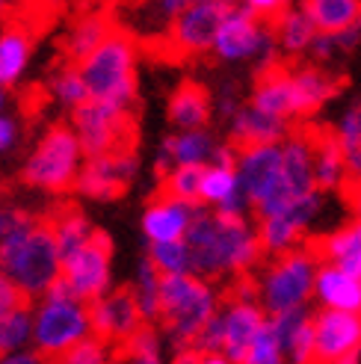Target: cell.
<instances>
[{"mask_svg":"<svg viewBox=\"0 0 361 364\" xmlns=\"http://www.w3.org/2000/svg\"><path fill=\"white\" fill-rule=\"evenodd\" d=\"M335 136L340 139V145H344V151L347 149H358V145H361V98L352 107H347L344 116L338 119Z\"/></svg>","mask_w":361,"mask_h":364,"instance_id":"obj_38","label":"cell"},{"mask_svg":"<svg viewBox=\"0 0 361 364\" xmlns=\"http://www.w3.org/2000/svg\"><path fill=\"white\" fill-rule=\"evenodd\" d=\"M237 154V175L240 184L249 196V202L255 205L266 196V190L284 175L281 172V142L273 145H252V149H240Z\"/></svg>","mask_w":361,"mask_h":364,"instance_id":"obj_19","label":"cell"},{"mask_svg":"<svg viewBox=\"0 0 361 364\" xmlns=\"http://www.w3.org/2000/svg\"><path fill=\"white\" fill-rule=\"evenodd\" d=\"M33 305L36 294H30L24 284H18L6 272H0V320L15 311H33Z\"/></svg>","mask_w":361,"mask_h":364,"instance_id":"obj_35","label":"cell"},{"mask_svg":"<svg viewBox=\"0 0 361 364\" xmlns=\"http://www.w3.org/2000/svg\"><path fill=\"white\" fill-rule=\"evenodd\" d=\"M27 338H30V311H15L0 320V343H4L6 353L18 350Z\"/></svg>","mask_w":361,"mask_h":364,"instance_id":"obj_37","label":"cell"},{"mask_svg":"<svg viewBox=\"0 0 361 364\" xmlns=\"http://www.w3.org/2000/svg\"><path fill=\"white\" fill-rule=\"evenodd\" d=\"M45 364H110V347L101 343L95 335H83L80 341H75L71 347L53 353L48 358H42Z\"/></svg>","mask_w":361,"mask_h":364,"instance_id":"obj_32","label":"cell"},{"mask_svg":"<svg viewBox=\"0 0 361 364\" xmlns=\"http://www.w3.org/2000/svg\"><path fill=\"white\" fill-rule=\"evenodd\" d=\"M131 107L83 101L71 107V124L77 131L83 157H113V160H139L142 127Z\"/></svg>","mask_w":361,"mask_h":364,"instance_id":"obj_6","label":"cell"},{"mask_svg":"<svg viewBox=\"0 0 361 364\" xmlns=\"http://www.w3.org/2000/svg\"><path fill=\"white\" fill-rule=\"evenodd\" d=\"M329 364H361V353H352V355H344L338 361H329Z\"/></svg>","mask_w":361,"mask_h":364,"instance_id":"obj_46","label":"cell"},{"mask_svg":"<svg viewBox=\"0 0 361 364\" xmlns=\"http://www.w3.org/2000/svg\"><path fill=\"white\" fill-rule=\"evenodd\" d=\"M63 272V252H60V234H57V225L48 216L45 208H39L36 213V223L24 240V249L18 255V261L12 267L9 276L24 284L30 294H48V287L53 284Z\"/></svg>","mask_w":361,"mask_h":364,"instance_id":"obj_10","label":"cell"},{"mask_svg":"<svg viewBox=\"0 0 361 364\" xmlns=\"http://www.w3.org/2000/svg\"><path fill=\"white\" fill-rule=\"evenodd\" d=\"M166 119L178 131H205L213 119V95L210 89L195 80L184 77L166 98Z\"/></svg>","mask_w":361,"mask_h":364,"instance_id":"obj_18","label":"cell"},{"mask_svg":"<svg viewBox=\"0 0 361 364\" xmlns=\"http://www.w3.org/2000/svg\"><path fill=\"white\" fill-rule=\"evenodd\" d=\"M240 364H287L284 350L279 343V335H276V329H273V323H269V320L261 329V335L255 338V343H252L249 355Z\"/></svg>","mask_w":361,"mask_h":364,"instance_id":"obj_34","label":"cell"},{"mask_svg":"<svg viewBox=\"0 0 361 364\" xmlns=\"http://www.w3.org/2000/svg\"><path fill=\"white\" fill-rule=\"evenodd\" d=\"M308 246L323 264H335L361 279V220H350L320 237H308Z\"/></svg>","mask_w":361,"mask_h":364,"instance_id":"obj_22","label":"cell"},{"mask_svg":"<svg viewBox=\"0 0 361 364\" xmlns=\"http://www.w3.org/2000/svg\"><path fill=\"white\" fill-rule=\"evenodd\" d=\"M220 287L198 279L195 272H166L160 269V308L157 326L166 332L175 350L195 347L208 323L220 314Z\"/></svg>","mask_w":361,"mask_h":364,"instance_id":"obj_3","label":"cell"},{"mask_svg":"<svg viewBox=\"0 0 361 364\" xmlns=\"http://www.w3.org/2000/svg\"><path fill=\"white\" fill-rule=\"evenodd\" d=\"M273 33H276V45H279L281 60H287V63H299L302 57H308L314 39L320 36L317 24L311 21L302 6L287 9L273 24Z\"/></svg>","mask_w":361,"mask_h":364,"instance_id":"obj_25","label":"cell"},{"mask_svg":"<svg viewBox=\"0 0 361 364\" xmlns=\"http://www.w3.org/2000/svg\"><path fill=\"white\" fill-rule=\"evenodd\" d=\"M198 364H234L225 353H202V361Z\"/></svg>","mask_w":361,"mask_h":364,"instance_id":"obj_45","label":"cell"},{"mask_svg":"<svg viewBox=\"0 0 361 364\" xmlns=\"http://www.w3.org/2000/svg\"><path fill=\"white\" fill-rule=\"evenodd\" d=\"M255 228H258V240H261V249L266 258H276V255L293 252L308 243V228L299 225L293 216H287V213L255 220Z\"/></svg>","mask_w":361,"mask_h":364,"instance_id":"obj_28","label":"cell"},{"mask_svg":"<svg viewBox=\"0 0 361 364\" xmlns=\"http://www.w3.org/2000/svg\"><path fill=\"white\" fill-rule=\"evenodd\" d=\"M299 6L320 33H340L361 24V0H302Z\"/></svg>","mask_w":361,"mask_h":364,"instance_id":"obj_29","label":"cell"},{"mask_svg":"<svg viewBox=\"0 0 361 364\" xmlns=\"http://www.w3.org/2000/svg\"><path fill=\"white\" fill-rule=\"evenodd\" d=\"M308 57H311V63H320V65H329V63L344 57V48H340V42H338V33H320L314 39V45H311Z\"/></svg>","mask_w":361,"mask_h":364,"instance_id":"obj_40","label":"cell"},{"mask_svg":"<svg viewBox=\"0 0 361 364\" xmlns=\"http://www.w3.org/2000/svg\"><path fill=\"white\" fill-rule=\"evenodd\" d=\"M208 163H180L172 172H166L163 178H154L157 184L149 193L146 205H163V202H175V205H193V208H205L202 198V178H205Z\"/></svg>","mask_w":361,"mask_h":364,"instance_id":"obj_23","label":"cell"},{"mask_svg":"<svg viewBox=\"0 0 361 364\" xmlns=\"http://www.w3.org/2000/svg\"><path fill=\"white\" fill-rule=\"evenodd\" d=\"M210 60H220V63H252L255 60V71L281 60L273 24H264L252 12L237 6L222 21L220 33H216Z\"/></svg>","mask_w":361,"mask_h":364,"instance_id":"obj_9","label":"cell"},{"mask_svg":"<svg viewBox=\"0 0 361 364\" xmlns=\"http://www.w3.org/2000/svg\"><path fill=\"white\" fill-rule=\"evenodd\" d=\"M119 24V9H71L65 18V33L53 42V60L48 65L83 71V65L113 39Z\"/></svg>","mask_w":361,"mask_h":364,"instance_id":"obj_8","label":"cell"},{"mask_svg":"<svg viewBox=\"0 0 361 364\" xmlns=\"http://www.w3.org/2000/svg\"><path fill=\"white\" fill-rule=\"evenodd\" d=\"M6 358V350H4V343H0V361H4Z\"/></svg>","mask_w":361,"mask_h":364,"instance_id":"obj_47","label":"cell"},{"mask_svg":"<svg viewBox=\"0 0 361 364\" xmlns=\"http://www.w3.org/2000/svg\"><path fill=\"white\" fill-rule=\"evenodd\" d=\"M311 323L317 341V364H329L344 355L361 353V314L314 305Z\"/></svg>","mask_w":361,"mask_h":364,"instance_id":"obj_14","label":"cell"},{"mask_svg":"<svg viewBox=\"0 0 361 364\" xmlns=\"http://www.w3.org/2000/svg\"><path fill=\"white\" fill-rule=\"evenodd\" d=\"M237 6L252 12L264 24H276L287 9H293V0H237Z\"/></svg>","mask_w":361,"mask_h":364,"instance_id":"obj_39","label":"cell"},{"mask_svg":"<svg viewBox=\"0 0 361 364\" xmlns=\"http://www.w3.org/2000/svg\"><path fill=\"white\" fill-rule=\"evenodd\" d=\"M136 63H139L136 30L122 18L113 39L107 42L80 71L83 80H86V89H89V98L101 101V104L131 107V110L142 113Z\"/></svg>","mask_w":361,"mask_h":364,"instance_id":"obj_5","label":"cell"},{"mask_svg":"<svg viewBox=\"0 0 361 364\" xmlns=\"http://www.w3.org/2000/svg\"><path fill=\"white\" fill-rule=\"evenodd\" d=\"M113 237L104 228H92V234L86 237V243L80 249H75L63 261V272L65 279L75 287L77 302H92L98 296L107 294L110 287V261H113Z\"/></svg>","mask_w":361,"mask_h":364,"instance_id":"obj_11","label":"cell"},{"mask_svg":"<svg viewBox=\"0 0 361 364\" xmlns=\"http://www.w3.org/2000/svg\"><path fill=\"white\" fill-rule=\"evenodd\" d=\"M314 305L361 314V279L335 264L320 261L317 279H314Z\"/></svg>","mask_w":361,"mask_h":364,"instance_id":"obj_21","label":"cell"},{"mask_svg":"<svg viewBox=\"0 0 361 364\" xmlns=\"http://www.w3.org/2000/svg\"><path fill=\"white\" fill-rule=\"evenodd\" d=\"M0 364H45L36 353H21V355H12V358H4Z\"/></svg>","mask_w":361,"mask_h":364,"instance_id":"obj_44","label":"cell"},{"mask_svg":"<svg viewBox=\"0 0 361 364\" xmlns=\"http://www.w3.org/2000/svg\"><path fill=\"white\" fill-rule=\"evenodd\" d=\"M317 267L320 258L308 243L293 252L276 255V258H266L255 272L264 311L276 317L284 311H296V308H311Z\"/></svg>","mask_w":361,"mask_h":364,"instance_id":"obj_7","label":"cell"},{"mask_svg":"<svg viewBox=\"0 0 361 364\" xmlns=\"http://www.w3.org/2000/svg\"><path fill=\"white\" fill-rule=\"evenodd\" d=\"M89 332L86 311L80 302H45L39 320L33 329V343H36V355L48 358L53 353H60L71 347L75 341H80Z\"/></svg>","mask_w":361,"mask_h":364,"instance_id":"obj_13","label":"cell"},{"mask_svg":"<svg viewBox=\"0 0 361 364\" xmlns=\"http://www.w3.org/2000/svg\"><path fill=\"white\" fill-rule=\"evenodd\" d=\"M139 160H113V157H86L77 193L95 202H119L128 196Z\"/></svg>","mask_w":361,"mask_h":364,"instance_id":"obj_16","label":"cell"},{"mask_svg":"<svg viewBox=\"0 0 361 364\" xmlns=\"http://www.w3.org/2000/svg\"><path fill=\"white\" fill-rule=\"evenodd\" d=\"M80 139L68 119H53L27 163L18 169V184L50 196H77L80 181Z\"/></svg>","mask_w":361,"mask_h":364,"instance_id":"obj_4","label":"cell"},{"mask_svg":"<svg viewBox=\"0 0 361 364\" xmlns=\"http://www.w3.org/2000/svg\"><path fill=\"white\" fill-rule=\"evenodd\" d=\"M36 45H39V39L21 24H6L0 30V86L15 89V80L27 65Z\"/></svg>","mask_w":361,"mask_h":364,"instance_id":"obj_27","label":"cell"},{"mask_svg":"<svg viewBox=\"0 0 361 364\" xmlns=\"http://www.w3.org/2000/svg\"><path fill=\"white\" fill-rule=\"evenodd\" d=\"M314 172L317 187L323 193H344L350 187L344 145L335 136V131H317L314 127Z\"/></svg>","mask_w":361,"mask_h":364,"instance_id":"obj_24","label":"cell"},{"mask_svg":"<svg viewBox=\"0 0 361 364\" xmlns=\"http://www.w3.org/2000/svg\"><path fill=\"white\" fill-rule=\"evenodd\" d=\"M0 104H4V95H0Z\"/></svg>","mask_w":361,"mask_h":364,"instance_id":"obj_48","label":"cell"},{"mask_svg":"<svg viewBox=\"0 0 361 364\" xmlns=\"http://www.w3.org/2000/svg\"><path fill=\"white\" fill-rule=\"evenodd\" d=\"M124 0H71V9H122Z\"/></svg>","mask_w":361,"mask_h":364,"instance_id":"obj_42","label":"cell"},{"mask_svg":"<svg viewBox=\"0 0 361 364\" xmlns=\"http://www.w3.org/2000/svg\"><path fill=\"white\" fill-rule=\"evenodd\" d=\"M344 198H347L352 220H361V181H350V187L344 190Z\"/></svg>","mask_w":361,"mask_h":364,"instance_id":"obj_41","label":"cell"},{"mask_svg":"<svg viewBox=\"0 0 361 364\" xmlns=\"http://www.w3.org/2000/svg\"><path fill=\"white\" fill-rule=\"evenodd\" d=\"M220 317H222V353L240 364L261 329L266 326L269 314L264 311L261 302H240V299H222L220 305Z\"/></svg>","mask_w":361,"mask_h":364,"instance_id":"obj_15","label":"cell"},{"mask_svg":"<svg viewBox=\"0 0 361 364\" xmlns=\"http://www.w3.org/2000/svg\"><path fill=\"white\" fill-rule=\"evenodd\" d=\"M202 208L193 205H175V202H163V205H146V220H142V228H146V237L151 243H175L184 240L193 216Z\"/></svg>","mask_w":361,"mask_h":364,"instance_id":"obj_26","label":"cell"},{"mask_svg":"<svg viewBox=\"0 0 361 364\" xmlns=\"http://www.w3.org/2000/svg\"><path fill=\"white\" fill-rule=\"evenodd\" d=\"M15 92V110H18V119H21V136H30L33 127L39 124L48 113V107L57 101L53 89L48 86V80H33V83H24L21 89H12Z\"/></svg>","mask_w":361,"mask_h":364,"instance_id":"obj_31","label":"cell"},{"mask_svg":"<svg viewBox=\"0 0 361 364\" xmlns=\"http://www.w3.org/2000/svg\"><path fill=\"white\" fill-rule=\"evenodd\" d=\"M48 86L53 89L57 101H63L68 110L77 107L83 101H92L89 98V89H86V80L80 71H71V68H57V65H48Z\"/></svg>","mask_w":361,"mask_h":364,"instance_id":"obj_33","label":"cell"},{"mask_svg":"<svg viewBox=\"0 0 361 364\" xmlns=\"http://www.w3.org/2000/svg\"><path fill=\"white\" fill-rule=\"evenodd\" d=\"M249 101L255 107H261L264 113H273L291 124L308 122L305 101H302L299 83L293 75V63H287V60H276V63H269V65L255 71Z\"/></svg>","mask_w":361,"mask_h":364,"instance_id":"obj_12","label":"cell"},{"mask_svg":"<svg viewBox=\"0 0 361 364\" xmlns=\"http://www.w3.org/2000/svg\"><path fill=\"white\" fill-rule=\"evenodd\" d=\"M311 311H314V305L269 317L287 364H317V341H314Z\"/></svg>","mask_w":361,"mask_h":364,"instance_id":"obj_20","label":"cell"},{"mask_svg":"<svg viewBox=\"0 0 361 364\" xmlns=\"http://www.w3.org/2000/svg\"><path fill=\"white\" fill-rule=\"evenodd\" d=\"M149 258L166 272H190V252L184 240L175 243H151L149 246Z\"/></svg>","mask_w":361,"mask_h":364,"instance_id":"obj_36","label":"cell"},{"mask_svg":"<svg viewBox=\"0 0 361 364\" xmlns=\"http://www.w3.org/2000/svg\"><path fill=\"white\" fill-rule=\"evenodd\" d=\"M12 139H15V124L6 122V119H0V151H6L12 145Z\"/></svg>","mask_w":361,"mask_h":364,"instance_id":"obj_43","label":"cell"},{"mask_svg":"<svg viewBox=\"0 0 361 364\" xmlns=\"http://www.w3.org/2000/svg\"><path fill=\"white\" fill-rule=\"evenodd\" d=\"M237 0H190L184 12L157 33H136L139 60L151 65H190L213 53L216 33Z\"/></svg>","mask_w":361,"mask_h":364,"instance_id":"obj_2","label":"cell"},{"mask_svg":"<svg viewBox=\"0 0 361 364\" xmlns=\"http://www.w3.org/2000/svg\"><path fill=\"white\" fill-rule=\"evenodd\" d=\"M216 149H220V145L213 142L210 127H205V131L169 134L163 139V149L160 151H166L175 160V166H180V163H213Z\"/></svg>","mask_w":361,"mask_h":364,"instance_id":"obj_30","label":"cell"},{"mask_svg":"<svg viewBox=\"0 0 361 364\" xmlns=\"http://www.w3.org/2000/svg\"><path fill=\"white\" fill-rule=\"evenodd\" d=\"M184 243L190 252V272L210 284H222L243 272H258L266 261L255 220L246 213L202 208L193 216Z\"/></svg>","mask_w":361,"mask_h":364,"instance_id":"obj_1","label":"cell"},{"mask_svg":"<svg viewBox=\"0 0 361 364\" xmlns=\"http://www.w3.org/2000/svg\"><path fill=\"white\" fill-rule=\"evenodd\" d=\"M291 131H293L291 122H284L273 113H264L261 107H255L252 101H243L237 107V113L231 116V127H228L225 142L234 151H240V149H252V145L284 142Z\"/></svg>","mask_w":361,"mask_h":364,"instance_id":"obj_17","label":"cell"},{"mask_svg":"<svg viewBox=\"0 0 361 364\" xmlns=\"http://www.w3.org/2000/svg\"><path fill=\"white\" fill-rule=\"evenodd\" d=\"M358 181H361V178H358Z\"/></svg>","mask_w":361,"mask_h":364,"instance_id":"obj_49","label":"cell"}]
</instances>
